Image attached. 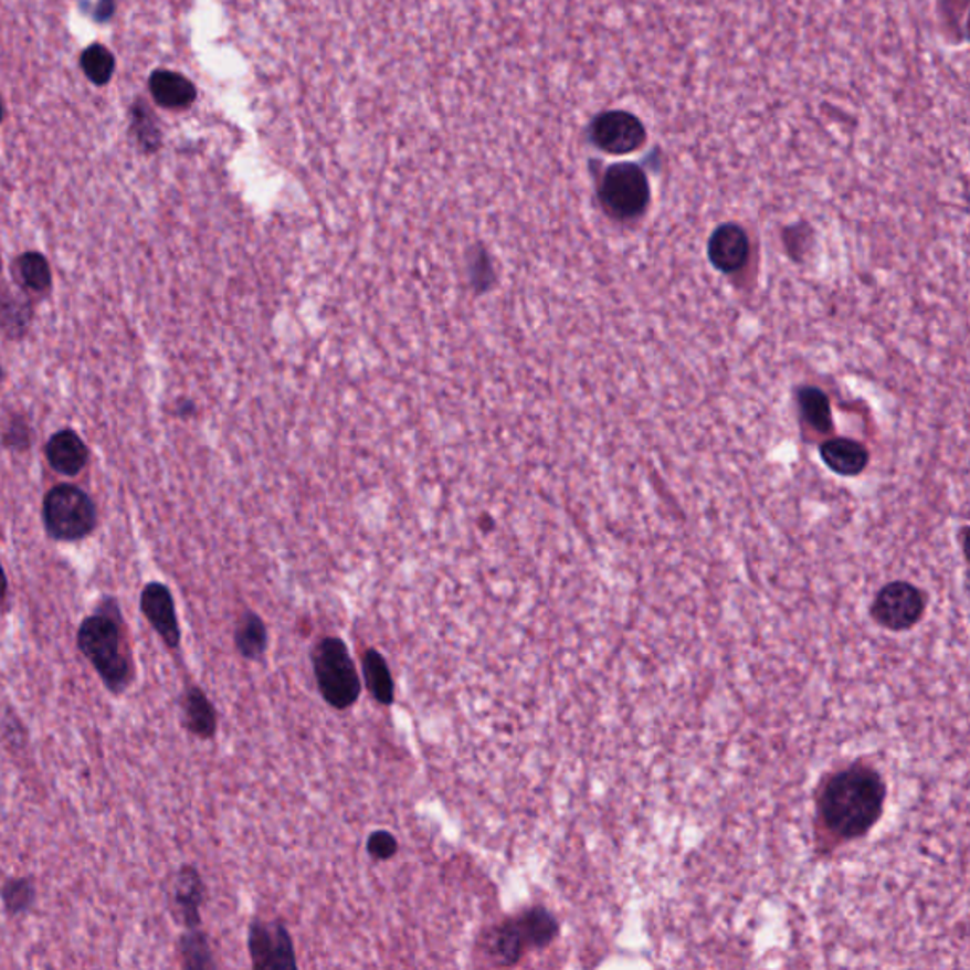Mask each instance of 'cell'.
<instances>
[{
  "mask_svg": "<svg viewBox=\"0 0 970 970\" xmlns=\"http://www.w3.org/2000/svg\"><path fill=\"white\" fill-rule=\"evenodd\" d=\"M824 465L840 476H858L868 465V450L861 442L834 439L821 445Z\"/></svg>",
  "mask_w": 970,
  "mask_h": 970,
  "instance_id": "2e32d148",
  "label": "cell"
},
{
  "mask_svg": "<svg viewBox=\"0 0 970 970\" xmlns=\"http://www.w3.org/2000/svg\"><path fill=\"white\" fill-rule=\"evenodd\" d=\"M81 68L92 84L99 87L107 86L108 82L113 81L116 60L107 46L92 44L82 52Z\"/></svg>",
  "mask_w": 970,
  "mask_h": 970,
  "instance_id": "7402d4cb",
  "label": "cell"
},
{
  "mask_svg": "<svg viewBox=\"0 0 970 970\" xmlns=\"http://www.w3.org/2000/svg\"><path fill=\"white\" fill-rule=\"evenodd\" d=\"M180 963L188 970L214 969L213 951L205 935L196 929H188L179 940Z\"/></svg>",
  "mask_w": 970,
  "mask_h": 970,
  "instance_id": "44dd1931",
  "label": "cell"
},
{
  "mask_svg": "<svg viewBox=\"0 0 970 970\" xmlns=\"http://www.w3.org/2000/svg\"><path fill=\"white\" fill-rule=\"evenodd\" d=\"M798 404L805 421L818 432L832 431V410L829 397L815 387H805L798 392Z\"/></svg>",
  "mask_w": 970,
  "mask_h": 970,
  "instance_id": "603a6c76",
  "label": "cell"
},
{
  "mask_svg": "<svg viewBox=\"0 0 970 970\" xmlns=\"http://www.w3.org/2000/svg\"><path fill=\"white\" fill-rule=\"evenodd\" d=\"M180 709H182V725L192 736L200 739L214 738L219 728L217 709L200 686L187 688L180 699Z\"/></svg>",
  "mask_w": 970,
  "mask_h": 970,
  "instance_id": "9a60e30c",
  "label": "cell"
},
{
  "mask_svg": "<svg viewBox=\"0 0 970 970\" xmlns=\"http://www.w3.org/2000/svg\"><path fill=\"white\" fill-rule=\"evenodd\" d=\"M249 953L254 969H298L293 937L281 921L254 919L249 927Z\"/></svg>",
  "mask_w": 970,
  "mask_h": 970,
  "instance_id": "ba28073f",
  "label": "cell"
},
{
  "mask_svg": "<svg viewBox=\"0 0 970 970\" xmlns=\"http://www.w3.org/2000/svg\"><path fill=\"white\" fill-rule=\"evenodd\" d=\"M129 131L143 152L154 154L161 147V129L158 126V118L143 99L135 101L134 107H131Z\"/></svg>",
  "mask_w": 970,
  "mask_h": 970,
  "instance_id": "ffe728a7",
  "label": "cell"
},
{
  "mask_svg": "<svg viewBox=\"0 0 970 970\" xmlns=\"http://www.w3.org/2000/svg\"><path fill=\"white\" fill-rule=\"evenodd\" d=\"M709 260L718 272L736 273L747 264L751 254V241L744 228L738 224H723L713 232L709 240Z\"/></svg>",
  "mask_w": 970,
  "mask_h": 970,
  "instance_id": "7c38bea8",
  "label": "cell"
},
{
  "mask_svg": "<svg viewBox=\"0 0 970 970\" xmlns=\"http://www.w3.org/2000/svg\"><path fill=\"white\" fill-rule=\"evenodd\" d=\"M114 611L116 603L110 601L108 609L101 607L95 614L84 619L76 633V645L94 665L103 685L113 694H122L134 681V660L122 633L120 614L116 612L113 616Z\"/></svg>",
  "mask_w": 970,
  "mask_h": 970,
  "instance_id": "7a4b0ae2",
  "label": "cell"
},
{
  "mask_svg": "<svg viewBox=\"0 0 970 970\" xmlns=\"http://www.w3.org/2000/svg\"><path fill=\"white\" fill-rule=\"evenodd\" d=\"M0 897L4 903L10 916H21L31 910V906L36 898V889H34L33 879L31 877H18V879H8L7 884L0 889Z\"/></svg>",
  "mask_w": 970,
  "mask_h": 970,
  "instance_id": "cb8c5ba5",
  "label": "cell"
},
{
  "mask_svg": "<svg viewBox=\"0 0 970 970\" xmlns=\"http://www.w3.org/2000/svg\"><path fill=\"white\" fill-rule=\"evenodd\" d=\"M7 592H8L7 574H4V569H2V566H0V601H2V599L7 598Z\"/></svg>",
  "mask_w": 970,
  "mask_h": 970,
  "instance_id": "4316f807",
  "label": "cell"
},
{
  "mask_svg": "<svg viewBox=\"0 0 970 970\" xmlns=\"http://www.w3.org/2000/svg\"><path fill=\"white\" fill-rule=\"evenodd\" d=\"M366 850L376 861H389L399 853V840L391 832L376 831L366 840Z\"/></svg>",
  "mask_w": 970,
  "mask_h": 970,
  "instance_id": "d4e9b609",
  "label": "cell"
},
{
  "mask_svg": "<svg viewBox=\"0 0 970 970\" xmlns=\"http://www.w3.org/2000/svg\"><path fill=\"white\" fill-rule=\"evenodd\" d=\"M592 140L603 152L625 156L645 145L646 129L632 113L609 110L593 120Z\"/></svg>",
  "mask_w": 970,
  "mask_h": 970,
  "instance_id": "9c48e42d",
  "label": "cell"
},
{
  "mask_svg": "<svg viewBox=\"0 0 970 970\" xmlns=\"http://www.w3.org/2000/svg\"><path fill=\"white\" fill-rule=\"evenodd\" d=\"M884 779L868 766L853 765L824 784L819 811L826 831L842 842L863 837L882 818Z\"/></svg>",
  "mask_w": 970,
  "mask_h": 970,
  "instance_id": "6da1fadb",
  "label": "cell"
},
{
  "mask_svg": "<svg viewBox=\"0 0 970 970\" xmlns=\"http://www.w3.org/2000/svg\"><path fill=\"white\" fill-rule=\"evenodd\" d=\"M313 673L326 704L346 711L357 704L362 683L349 649L339 637H323L312 652Z\"/></svg>",
  "mask_w": 970,
  "mask_h": 970,
  "instance_id": "277c9868",
  "label": "cell"
},
{
  "mask_svg": "<svg viewBox=\"0 0 970 970\" xmlns=\"http://www.w3.org/2000/svg\"><path fill=\"white\" fill-rule=\"evenodd\" d=\"M148 92L152 95L154 103L167 110H182L196 101V86L188 81L184 74L175 71H154L148 78Z\"/></svg>",
  "mask_w": 970,
  "mask_h": 970,
  "instance_id": "4fadbf2b",
  "label": "cell"
},
{
  "mask_svg": "<svg viewBox=\"0 0 970 970\" xmlns=\"http://www.w3.org/2000/svg\"><path fill=\"white\" fill-rule=\"evenodd\" d=\"M46 457L54 471L65 476H76L87 465L89 452L84 440L76 432L65 429L55 432L54 436L48 440Z\"/></svg>",
  "mask_w": 970,
  "mask_h": 970,
  "instance_id": "5bb4252c",
  "label": "cell"
},
{
  "mask_svg": "<svg viewBox=\"0 0 970 970\" xmlns=\"http://www.w3.org/2000/svg\"><path fill=\"white\" fill-rule=\"evenodd\" d=\"M44 526L52 539L63 542L86 539L97 524V513L86 493L74 485L61 484L50 489L42 506Z\"/></svg>",
  "mask_w": 970,
  "mask_h": 970,
  "instance_id": "5b68a950",
  "label": "cell"
},
{
  "mask_svg": "<svg viewBox=\"0 0 970 970\" xmlns=\"http://www.w3.org/2000/svg\"><path fill=\"white\" fill-rule=\"evenodd\" d=\"M558 932L556 917L535 906L493 927L484 938L485 953L495 967H514L526 951L550 946Z\"/></svg>",
  "mask_w": 970,
  "mask_h": 970,
  "instance_id": "3957f363",
  "label": "cell"
},
{
  "mask_svg": "<svg viewBox=\"0 0 970 970\" xmlns=\"http://www.w3.org/2000/svg\"><path fill=\"white\" fill-rule=\"evenodd\" d=\"M140 611L152 625L154 632L160 635L161 641L169 649H179L180 625L175 609L173 595L169 588L160 582H150L145 586L140 593Z\"/></svg>",
  "mask_w": 970,
  "mask_h": 970,
  "instance_id": "30bf717a",
  "label": "cell"
},
{
  "mask_svg": "<svg viewBox=\"0 0 970 970\" xmlns=\"http://www.w3.org/2000/svg\"><path fill=\"white\" fill-rule=\"evenodd\" d=\"M599 201L612 219H635L651 203V184L635 164H614L599 182Z\"/></svg>",
  "mask_w": 970,
  "mask_h": 970,
  "instance_id": "8992f818",
  "label": "cell"
},
{
  "mask_svg": "<svg viewBox=\"0 0 970 970\" xmlns=\"http://www.w3.org/2000/svg\"><path fill=\"white\" fill-rule=\"evenodd\" d=\"M362 673L366 686L372 692L373 699L381 705L394 702V681L386 658L376 649H368L362 656Z\"/></svg>",
  "mask_w": 970,
  "mask_h": 970,
  "instance_id": "ac0fdd59",
  "label": "cell"
},
{
  "mask_svg": "<svg viewBox=\"0 0 970 970\" xmlns=\"http://www.w3.org/2000/svg\"><path fill=\"white\" fill-rule=\"evenodd\" d=\"M205 900V884L200 872L190 864L180 866L171 889V911L180 925L196 929L201 924V904Z\"/></svg>",
  "mask_w": 970,
  "mask_h": 970,
  "instance_id": "8fae6325",
  "label": "cell"
},
{
  "mask_svg": "<svg viewBox=\"0 0 970 970\" xmlns=\"http://www.w3.org/2000/svg\"><path fill=\"white\" fill-rule=\"evenodd\" d=\"M0 379H2V372H0Z\"/></svg>",
  "mask_w": 970,
  "mask_h": 970,
  "instance_id": "f1b7e54d",
  "label": "cell"
},
{
  "mask_svg": "<svg viewBox=\"0 0 970 970\" xmlns=\"http://www.w3.org/2000/svg\"><path fill=\"white\" fill-rule=\"evenodd\" d=\"M925 612L924 593L904 580L890 582L877 592L872 603V616L890 632H906L916 625Z\"/></svg>",
  "mask_w": 970,
  "mask_h": 970,
  "instance_id": "52a82bcc",
  "label": "cell"
},
{
  "mask_svg": "<svg viewBox=\"0 0 970 970\" xmlns=\"http://www.w3.org/2000/svg\"><path fill=\"white\" fill-rule=\"evenodd\" d=\"M235 649L241 656L251 662L264 658L267 651V628L264 620L253 611L241 614L235 625Z\"/></svg>",
  "mask_w": 970,
  "mask_h": 970,
  "instance_id": "e0dca14e",
  "label": "cell"
},
{
  "mask_svg": "<svg viewBox=\"0 0 970 970\" xmlns=\"http://www.w3.org/2000/svg\"><path fill=\"white\" fill-rule=\"evenodd\" d=\"M114 14V0H99L97 2V7L94 10V20L95 21H107L110 20V15Z\"/></svg>",
  "mask_w": 970,
  "mask_h": 970,
  "instance_id": "484cf974",
  "label": "cell"
},
{
  "mask_svg": "<svg viewBox=\"0 0 970 970\" xmlns=\"http://www.w3.org/2000/svg\"><path fill=\"white\" fill-rule=\"evenodd\" d=\"M14 273L20 285L29 293L44 294L52 286V270L41 253L29 251L21 254L14 262Z\"/></svg>",
  "mask_w": 970,
  "mask_h": 970,
  "instance_id": "d6986e66",
  "label": "cell"
},
{
  "mask_svg": "<svg viewBox=\"0 0 970 970\" xmlns=\"http://www.w3.org/2000/svg\"><path fill=\"white\" fill-rule=\"evenodd\" d=\"M4 120V107H2V99H0V124Z\"/></svg>",
  "mask_w": 970,
  "mask_h": 970,
  "instance_id": "83f0119b",
  "label": "cell"
}]
</instances>
